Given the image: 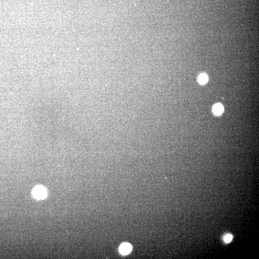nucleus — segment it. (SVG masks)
I'll return each instance as SVG.
<instances>
[{
	"label": "nucleus",
	"mask_w": 259,
	"mask_h": 259,
	"mask_svg": "<svg viewBox=\"0 0 259 259\" xmlns=\"http://www.w3.org/2000/svg\"><path fill=\"white\" fill-rule=\"evenodd\" d=\"M46 194H47L46 191L43 187L39 186L36 187V188L33 189V196L38 199H42L45 198Z\"/></svg>",
	"instance_id": "f257e3e1"
},
{
	"label": "nucleus",
	"mask_w": 259,
	"mask_h": 259,
	"mask_svg": "<svg viewBox=\"0 0 259 259\" xmlns=\"http://www.w3.org/2000/svg\"><path fill=\"white\" fill-rule=\"evenodd\" d=\"M132 249V245L128 243L122 244L119 248L120 253L123 255H127L131 252Z\"/></svg>",
	"instance_id": "f03ea898"
},
{
	"label": "nucleus",
	"mask_w": 259,
	"mask_h": 259,
	"mask_svg": "<svg viewBox=\"0 0 259 259\" xmlns=\"http://www.w3.org/2000/svg\"><path fill=\"white\" fill-rule=\"evenodd\" d=\"M223 106L221 104H216L213 108V111L214 114L216 115H219L223 112Z\"/></svg>",
	"instance_id": "7ed1b4c3"
},
{
	"label": "nucleus",
	"mask_w": 259,
	"mask_h": 259,
	"mask_svg": "<svg viewBox=\"0 0 259 259\" xmlns=\"http://www.w3.org/2000/svg\"><path fill=\"white\" fill-rule=\"evenodd\" d=\"M208 81V77L207 74H201L198 77V81L201 84H205Z\"/></svg>",
	"instance_id": "20e7f679"
},
{
	"label": "nucleus",
	"mask_w": 259,
	"mask_h": 259,
	"mask_svg": "<svg viewBox=\"0 0 259 259\" xmlns=\"http://www.w3.org/2000/svg\"><path fill=\"white\" fill-rule=\"evenodd\" d=\"M233 239V236L231 234H228L224 237V241L226 243H229Z\"/></svg>",
	"instance_id": "39448f33"
}]
</instances>
